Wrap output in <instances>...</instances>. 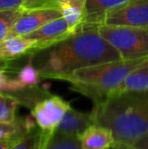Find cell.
<instances>
[{
  "instance_id": "1",
  "label": "cell",
  "mask_w": 148,
  "mask_h": 149,
  "mask_svg": "<svg viewBox=\"0 0 148 149\" xmlns=\"http://www.w3.org/2000/svg\"><path fill=\"white\" fill-rule=\"evenodd\" d=\"M118 60H122L120 53L99 35V26L82 24L71 37L52 47L38 70L41 78L63 80L76 69Z\"/></svg>"
},
{
  "instance_id": "2",
  "label": "cell",
  "mask_w": 148,
  "mask_h": 149,
  "mask_svg": "<svg viewBox=\"0 0 148 149\" xmlns=\"http://www.w3.org/2000/svg\"><path fill=\"white\" fill-rule=\"evenodd\" d=\"M94 125L112 132V149H129L148 133V91L113 94L94 104Z\"/></svg>"
},
{
  "instance_id": "3",
  "label": "cell",
  "mask_w": 148,
  "mask_h": 149,
  "mask_svg": "<svg viewBox=\"0 0 148 149\" xmlns=\"http://www.w3.org/2000/svg\"><path fill=\"white\" fill-rule=\"evenodd\" d=\"M147 59H122L76 69L63 80L70 83L72 90L90 98L94 106L104 102L131 71Z\"/></svg>"
},
{
  "instance_id": "4",
  "label": "cell",
  "mask_w": 148,
  "mask_h": 149,
  "mask_svg": "<svg viewBox=\"0 0 148 149\" xmlns=\"http://www.w3.org/2000/svg\"><path fill=\"white\" fill-rule=\"evenodd\" d=\"M99 35L120 53L122 59L148 57V28L124 26H99Z\"/></svg>"
},
{
  "instance_id": "5",
  "label": "cell",
  "mask_w": 148,
  "mask_h": 149,
  "mask_svg": "<svg viewBox=\"0 0 148 149\" xmlns=\"http://www.w3.org/2000/svg\"><path fill=\"white\" fill-rule=\"evenodd\" d=\"M70 104L58 95L49 94L31 109V116L43 132L52 134L60 124Z\"/></svg>"
},
{
  "instance_id": "6",
  "label": "cell",
  "mask_w": 148,
  "mask_h": 149,
  "mask_svg": "<svg viewBox=\"0 0 148 149\" xmlns=\"http://www.w3.org/2000/svg\"><path fill=\"white\" fill-rule=\"evenodd\" d=\"M104 24L148 28V0H130L109 12Z\"/></svg>"
},
{
  "instance_id": "7",
  "label": "cell",
  "mask_w": 148,
  "mask_h": 149,
  "mask_svg": "<svg viewBox=\"0 0 148 149\" xmlns=\"http://www.w3.org/2000/svg\"><path fill=\"white\" fill-rule=\"evenodd\" d=\"M74 33L75 31L72 30L67 20L62 16L47 22L38 30L26 35V37L36 42L35 51H40L54 47L71 37Z\"/></svg>"
},
{
  "instance_id": "8",
  "label": "cell",
  "mask_w": 148,
  "mask_h": 149,
  "mask_svg": "<svg viewBox=\"0 0 148 149\" xmlns=\"http://www.w3.org/2000/svg\"><path fill=\"white\" fill-rule=\"evenodd\" d=\"M62 16L63 15L59 7H44L24 10L12 26L9 35L26 36L47 22Z\"/></svg>"
},
{
  "instance_id": "9",
  "label": "cell",
  "mask_w": 148,
  "mask_h": 149,
  "mask_svg": "<svg viewBox=\"0 0 148 149\" xmlns=\"http://www.w3.org/2000/svg\"><path fill=\"white\" fill-rule=\"evenodd\" d=\"M91 125H94L91 113L80 112L70 107L66 111L55 131L66 135L79 137Z\"/></svg>"
},
{
  "instance_id": "10",
  "label": "cell",
  "mask_w": 148,
  "mask_h": 149,
  "mask_svg": "<svg viewBox=\"0 0 148 149\" xmlns=\"http://www.w3.org/2000/svg\"><path fill=\"white\" fill-rule=\"evenodd\" d=\"M36 42L26 36L8 35L0 42V61L17 59L35 51Z\"/></svg>"
},
{
  "instance_id": "11",
  "label": "cell",
  "mask_w": 148,
  "mask_h": 149,
  "mask_svg": "<svg viewBox=\"0 0 148 149\" xmlns=\"http://www.w3.org/2000/svg\"><path fill=\"white\" fill-rule=\"evenodd\" d=\"M130 0H86L83 24L101 26L105 24L106 16Z\"/></svg>"
},
{
  "instance_id": "12",
  "label": "cell",
  "mask_w": 148,
  "mask_h": 149,
  "mask_svg": "<svg viewBox=\"0 0 148 149\" xmlns=\"http://www.w3.org/2000/svg\"><path fill=\"white\" fill-rule=\"evenodd\" d=\"M78 138L82 149H112L114 144L112 132L99 125H91Z\"/></svg>"
},
{
  "instance_id": "13",
  "label": "cell",
  "mask_w": 148,
  "mask_h": 149,
  "mask_svg": "<svg viewBox=\"0 0 148 149\" xmlns=\"http://www.w3.org/2000/svg\"><path fill=\"white\" fill-rule=\"evenodd\" d=\"M145 91H148V59L133 71H131L110 95L123 93V92Z\"/></svg>"
},
{
  "instance_id": "14",
  "label": "cell",
  "mask_w": 148,
  "mask_h": 149,
  "mask_svg": "<svg viewBox=\"0 0 148 149\" xmlns=\"http://www.w3.org/2000/svg\"><path fill=\"white\" fill-rule=\"evenodd\" d=\"M33 117L16 118L12 122H0V140H18L36 127Z\"/></svg>"
},
{
  "instance_id": "15",
  "label": "cell",
  "mask_w": 148,
  "mask_h": 149,
  "mask_svg": "<svg viewBox=\"0 0 148 149\" xmlns=\"http://www.w3.org/2000/svg\"><path fill=\"white\" fill-rule=\"evenodd\" d=\"M52 134L45 133L39 127H35L24 137L18 139L11 149H43Z\"/></svg>"
},
{
  "instance_id": "16",
  "label": "cell",
  "mask_w": 148,
  "mask_h": 149,
  "mask_svg": "<svg viewBox=\"0 0 148 149\" xmlns=\"http://www.w3.org/2000/svg\"><path fill=\"white\" fill-rule=\"evenodd\" d=\"M44 7H59V6L54 0H0V10H28Z\"/></svg>"
},
{
  "instance_id": "17",
  "label": "cell",
  "mask_w": 148,
  "mask_h": 149,
  "mask_svg": "<svg viewBox=\"0 0 148 149\" xmlns=\"http://www.w3.org/2000/svg\"><path fill=\"white\" fill-rule=\"evenodd\" d=\"M43 149H82V147L78 137L55 131L49 137Z\"/></svg>"
},
{
  "instance_id": "18",
  "label": "cell",
  "mask_w": 148,
  "mask_h": 149,
  "mask_svg": "<svg viewBox=\"0 0 148 149\" xmlns=\"http://www.w3.org/2000/svg\"><path fill=\"white\" fill-rule=\"evenodd\" d=\"M14 78L16 79L22 89L31 88V87H36L38 86L40 82V74L39 70L33 65V59L31 58L28 62L18 71L17 75Z\"/></svg>"
},
{
  "instance_id": "19",
  "label": "cell",
  "mask_w": 148,
  "mask_h": 149,
  "mask_svg": "<svg viewBox=\"0 0 148 149\" xmlns=\"http://www.w3.org/2000/svg\"><path fill=\"white\" fill-rule=\"evenodd\" d=\"M18 100L13 95L6 92H0V122H12L16 119L15 114Z\"/></svg>"
},
{
  "instance_id": "20",
  "label": "cell",
  "mask_w": 148,
  "mask_h": 149,
  "mask_svg": "<svg viewBox=\"0 0 148 149\" xmlns=\"http://www.w3.org/2000/svg\"><path fill=\"white\" fill-rule=\"evenodd\" d=\"M24 10L5 9L0 10V42L9 35L12 26L20 17Z\"/></svg>"
},
{
  "instance_id": "21",
  "label": "cell",
  "mask_w": 148,
  "mask_h": 149,
  "mask_svg": "<svg viewBox=\"0 0 148 149\" xmlns=\"http://www.w3.org/2000/svg\"><path fill=\"white\" fill-rule=\"evenodd\" d=\"M58 6L63 7V6H70V7L75 8H80V9H84L86 0H54Z\"/></svg>"
},
{
  "instance_id": "22",
  "label": "cell",
  "mask_w": 148,
  "mask_h": 149,
  "mask_svg": "<svg viewBox=\"0 0 148 149\" xmlns=\"http://www.w3.org/2000/svg\"><path fill=\"white\" fill-rule=\"evenodd\" d=\"M129 149H148V133L135 142Z\"/></svg>"
},
{
  "instance_id": "23",
  "label": "cell",
  "mask_w": 148,
  "mask_h": 149,
  "mask_svg": "<svg viewBox=\"0 0 148 149\" xmlns=\"http://www.w3.org/2000/svg\"><path fill=\"white\" fill-rule=\"evenodd\" d=\"M8 76L6 75V72L3 68H0V92L3 91V88L5 86V83L7 81Z\"/></svg>"
},
{
  "instance_id": "24",
  "label": "cell",
  "mask_w": 148,
  "mask_h": 149,
  "mask_svg": "<svg viewBox=\"0 0 148 149\" xmlns=\"http://www.w3.org/2000/svg\"><path fill=\"white\" fill-rule=\"evenodd\" d=\"M17 140H0V149H11Z\"/></svg>"
}]
</instances>
